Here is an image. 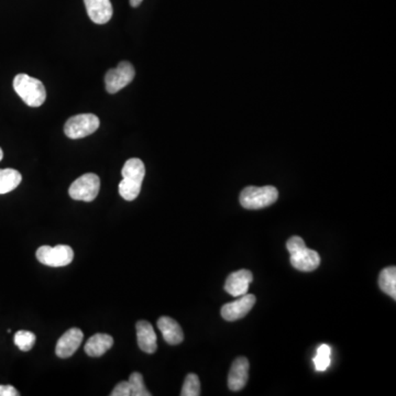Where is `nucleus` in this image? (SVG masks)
I'll use <instances>...</instances> for the list:
<instances>
[{
	"instance_id": "nucleus-1",
	"label": "nucleus",
	"mask_w": 396,
	"mask_h": 396,
	"mask_svg": "<svg viewBox=\"0 0 396 396\" xmlns=\"http://www.w3.org/2000/svg\"><path fill=\"white\" fill-rule=\"evenodd\" d=\"M123 181L119 183V194L126 201H134L139 196L145 176V166L137 158L129 159L123 165Z\"/></svg>"
},
{
	"instance_id": "nucleus-2",
	"label": "nucleus",
	"mask_w": 396,
	"mask_h": 396,
	"mask_svg": "<svg viewBox=\"0 0 396 396\" xmlns=\"http://www.w3.org/2000/svg\"><path fill=\"white\" fill-rule=\"evenodd\" d=\"M14 88L28 106H42L47 99V90L42 82L27 74H18L14 77Z\"/></svg>"
},
{
	"instance_id": "nucleus-3",
	"label": "nucleus",
	"mask_w": 396,
	"mask_h": 396,
	"mask_svg": "<svg viewBox=\"0 0 396 396\" xmlns=\"http://www.w3.org/2000/svg\"><path fill=\"white\" fill-rule=\"evenodd\" d=\"M279 198L274 186H248L240 194V204L247 210H261L273 205Z\"/></svg>"
},
{
	"instance_id": "nucleus-4",
	"label": "nucleus",
	"mask_w": 396,
	"mask_h": 396,
	"mask_svg": "<svg viewBox=\"0 0 396 396\" xmlns=\"http://www.w3.org/2000/svg\"><path fill=\"white\" fill-rule=\"evenodd\" d=\"M99 125L101 121L96 114H76L65 123L64 132L70 139H81L94 134L99 128Z\"/></svg>"
},
{
	"instance_id": "nucleus-5",
	"label": "nucleus",
	"mask_w": 396,
	"mask_h": 396,
	"mask_svg": "<svg viewBox=\"0 0 396 396\" xmlns=\"http://www.w3.org/2000/svg\"><path fill=\"white\" fill-rule=\"evenodd\" d=\"M36 256L39 262L47 267L61 268L72 263L74 251L66 245H59L55 247L42 246L36 250Z\"/></svg>"
},
{
	"instance_id": "nucleus-6",
	"label": "nucleus",
	"mask_w": 396,
	"mask_h": 396,
	"mask_svg": "<svg viewBox=\"0 0 396 396\" xmlns=\"http://www.w3.org/2000/svg\"><path fill=\"white\" fill-rule=\"evenodd\" d=\"M101 190V180L94 173H87L73 182L69 194L75 201H92Z\"/></svg>"
},
{
	"instance_id": "nucleus-7",
	"label": "nucleus",
	"mask_w": 396,
	"mask_h": 396,
	"mask_svg": "<svg viewBox=\"0 0 396 396\" xmlns=\"http://www.w3.org/2000/svg\"><path fill=\"white\" fill-rule=\"evenodd\" d=\"M136 76V71L130 62L123 61L116 69H112L106 73L105 85L109 94H116L123 87L132 83Z\"/></svg>"
},
{
	"instance_id": "nucleus-8",
	"label": "nucleus",
	"mask_w": 396,
	"mask_h": 396,
	"mask_svg": "<svg viewBox=\"0 0 396 396\" xmlns=\"http://www.w3.org/2000/svg\"><path fill=\"white\" fill-rule=\"evenodd\" d=\"M256 304V296L253 294H245L239 296L237 301H230L221 308V316L227 321H234L241 319L253 308Z\"/></svg>"
},
{
	"instance_id": "nucleus-9",
	"label": "nucleus",
	"mask_w": 396,
	"mask_h": 396,
	"mask_svg": "<svg viewBox=\"0 0 396 396\" xmlns=\"http://www.w3.org/2000/svg\"><path fill=\"white\" fill-rule=\"evenodd\" d=\"M84 339V334L78 328H71L64 332L56 343L55 354L61 359L72 357L77 351Z\"/></svg>"
},
{
	"instance_id": "nucleus-10",
	"label": "nucleus",
	"mask_w": 396,
	"mask_h": 396,
	"mask_svg": "<svg viewBox=\"0 0 396 396\" xmlns=\"http://www.w3.org/2000/svg\"><path fill=\"white\" fill-rule=\"evenodd\" d=\"M253 281V275L248 270H239L230 274L225 283V290L234 297L248 293L249 285Z\"/></svg>"
},
{
	"instance_id": "nucleus-11",
	"label": "nucleus",
	"mask_w": 396,
	"mask_h": 396,
	"mask_svg": "<svg viewBox=\"0 0 396 396\" xmlns=\"http://www.w3.org/2000/svg\"><path fill=\"white\" fill-rule=\"evenodd\" d=\"M290 264L296 270L312 272L321 264V257L315 250L305 247L299 251L290 254Z\"/></svg>"
},
{
	"instance_id": "nucleus-12",
	"label": "nucleus",
	"mask_w": 396,
	"mask_h": 396,
	"mask_svg": "<svg viewBox=\"0 0 396 396\" xmlns=\"http://www.w3.org/2000/svg\"><path fill=\"white\" fill-rule=\"evenodd\" d=\"M249 361L247 358L239 357L232 363L229 371L228 386L234 392L243 390L248 382Z\"/></svg>"
},
{
	"instance_id": "nucleus-13",
	"label": "nucleus",
	"mask_w": 396,
	"mask_h": 396,
	"mask_svg": "<svg viewBox=\"0 0 396 396\" xmlns=\"http://www.w3.org/2000/svg\"><path fill=\"white\" fill-rule=\"evenodd\" d=\"M87 14L92 23L105 25L112 17V5L110 0H84Z\"/></svg>"
},
{
	"instance_id": "nucleus-14",
	"label": "nucleus",
	"mask_w": 396,
	"mask_h": 396,
	"mask_svg": "<svg viewBox=\"0 0 396 396\" xmlns=\"http://www.w3.org/2000/svg\"><path fill=\"white\" fill-rule=\"evenodd\" d=\"M138 346L145 354H152L158 349L156 334L152 325L147 321H139L136 325Z\"/></svg>"
},
{
	"instance_id": "nucleus-15",
	"label": "nucleus",
	"mask_w": 396,
	"mask_h": 396,
	"mask_svg": "<svg viewBox=\"0 0 396 396\" xmlns=\"http://www.w3.org/2000/svg\"><path fill=\"white\" fill-rule=\"evenodd\" d=\"M158 328L162 334L164 341L171 346L180 345L182 341H184V334L179 323L168 316H163L159 319Z\"/></svg>"
},
{
	"instance_id": "nucleus-16",
	"label": "nucleus",
	"mask_w": 396,
	"mask_h": 396,
	"mask_svg": "<svg viewBox=\"0 0 396 396\" xmlns=\"http://www.w3.org/2000/svg\"><path fill=\"white\" fill-rule=\"evenodd\" d=\"M114 345V338L107 334H96L85 345V352L90 357H101Z\"/></svg>"
},
{
	"instance_id": "nucleus-17",
	"label": "nucleus",
	"mask_w": 396,
	"mask_h": 396,
	"mask_svg": "<svg viewBox=\"0 0 396 396\" xmlns=\"http://www.w3.org/2000/svg\"><path fill=\"white\" fill-rule=\"evenodd\" d=\"M23 176L14 169H0V195L12 192L19 186Z\"/></svg>"
},
{
	"instance_id": "nucleus-18",
	"label": "nucleus",
	"mask_w": 396,
	"mask_h": 396,
	"mask_svg": "<svg viewBox=\"0 0 396 396\" xmlns=\"http://www.w3.org/2000/svg\"><path fill=\"white\" fill-rule=\"evenodd\" d=\"M379 286L384 293L396 299V268L388 267L383 269L379 276Z\"/></svg>"
},
{
	"instance_id": "nucleus-19",
	"label": "nucleus",
	"mask_w": 396,
	"mask_h": 396,
	"mask_svg": "<svg viewBox=\"0 0 396 396\" xmlns=\"http://www.w3.org/2000/svg\"><path fill=\"white\" fill-rule=\"evenodd\" d=\"M330 356H332V348L328 345L319 346L316 357L312 360L317 371H325L330 366V362H332Z\"/></svg>"
},
{
	"instance_id": "nucleus-20",
	"label": "nucleus",
	"mask_w": 396,
	"mask_h": 396,
	"mask_svg": "<svg viewBox=\"0 0 396 396\" xmlns=\"http://www.w3.org/2000/svg\"><path fill=\"white\" fill-rule=\"evenodd\" d=\"M130 385V395L132 396H151L148 388H145L143 374L139 372H134L130 374L128 380Z\"/></svg>"
},
{
	"instance_id": "nucleus-21",
	"label": "nucleus",
	"mask_w": 396,
	"mask_h": 396,
	"mask_svg": "<svg viewBox=\"0 0 396 396\" xmlns=\"http://www.w3.org/2000/svg\"><path fill=\"white\" fill-rule=\"evenodd\" d=\"M36 337L34 332L28 330H19L14 335V345L21 350V351H30L34 348L36 343Z\"/></svg>"
},
{
	"instance_id": "nucleus-22",
	"label": "nucleus",
	"mask_w": 396,
	"mask_h": 396,
	"mask_svg": "<svg viewBox=\"0 0 396 396\" xmlns=\"http://www.w3.org/2000/svg\"><path fill=\"white\" fill-rule=\"evenodd\" d=\"M182 396H199L201 395V382L197 375L194 373L187 374L185 378L184 384L182 388Z\"/></svg>"
},
{
	"instance_id": "nucleus-23",
	"label": "nucleus",
	"mask_w": 396,
	"mask_h": 396,
	"mask_svg": "<svg viewBox=\"0 0 396 396\" xmlns=\"http://www.w3.org/2000/svg\"><path fill=\"white\" fill-rule=\"evenodd\" d=\"M305 247H306V243H305L304 239H301L299 236L290 237V239H288V243H286V248H288L290 254L299 251V250L305 248Z\"/></svg>"
},
{
	"instance_id": "nucleus-24",
	"label": "nucleus",
	"mask_w": 396,
	"mask_h": 396,
	"mask_svg": "<svg viewBox=\"0 0 396 396\" xmlns=\"http://www.w3.org/2000/svg\"><path fill=\"white\" fill-rule=\"evenodd\" d=\"M110 396H130V385L128 381L118 383L110 393Z\"/></svg>"
},
{
	"instance_id": "nucleus-25",
	"label": "nucleus",
	"mask_w": 396,
	"mask_h": 396,
	"mask_svg": "<svg viewBox=\"0 0 396 396\" xmlns=\"http://www.w3.org/2000/svg\"><path fill=\"white\" fill-rule=\"evenodd\" d=\"M19 392L12 385H0V396H18Z\"/></svg>"
},
{
	"instance_id": "nucleus-26",
	"label": "nucleus",
	"mask_w": 396,
	"mask_h": 396,
	"mask_svg": "<svg viewBox=\"0 0 396 396\" xmlns=\"http://www.w3.org/2000/svg\"><path fill=\"white\" fill-rule=\"evenodd\" d=\"M143 1V0H130V5H132L134 8H136V7H139Z\"/></svg>"
},
{
	"instance_id": "nucleus-27",
	"label": "nucleus",
	"mask_w": 396,
	"mask_h": 396,
	"mask_svg": "<svg viewBox=\"0 0 396 396\" xmlns=\"http://www.w3.org/2000/svg\"><path fill=\"white\" fill-rule=\"evenodd\" d=\"M3 150H1V148H0V161L3 160Z\"/></svg>"
}]
</instances>
